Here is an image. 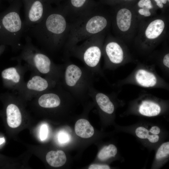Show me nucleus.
Instances as JSON below:
<instances>
[{"label":"nucleus","mask_w":169,"mask_h":169,"mask_svg":"<svg viewBox=\"0 0 169 169\" xmlns=\"http://www.w3.org/2000/svg\"><path fill=\"white\" fill-rule=\"evenodd\" d=\"M70 30V23L61 4L49 10L43 19L28 29L46 52L54 54L64 48L67 41Z\"/></svg>","instance_id":"f257e3e1"},{"label":"nucleus","mask_w":169,"mask_h":169,"mask_svg":"<svg viewBox=\"0 0 169 169\" xmlns=\"http://www.w3.org/2000/svg\"><path fill=\"white\" fill-rule=\"evenodd\" d=\"M111 23L110 12L101 8L99 5L88 14L70 23L69 36L63 49L65 57H69V50L79 43L96 34L107 33Z\"/></svg>","instance_id":"f03ea898"},{"label":"nucleus","mask_w":169,"mask_h":169,"mask_svg":"<svg viewBox=\"0 0 169 169\" xmlns=\"http://www.w3.org/2000/svg\"><path fill=\"white\" fill-rule=\"evenodd\" d=\"M25 41L19 54L13 57L12 59L23 61L28 70L32 73L50 78L59 83L63 70V64L55 63L46 53L33 44L30 36H26Z\"/></svg>","instance_id":"7ed1b4c3"},{"label":"nucleus","mask_w":169,"mask_h":169,"mask_svg":"<svg viewBox=\"0 0 169 169\" xmlns=\"http://www.w3.org/2000/svg\"><path fill=\"white\" fill-rule=\"evenodd\" d=\"M169 17L162 13L141 20L138 29L134 40L142 50H148L160 43L168 32Z\"/></svg>","instance_id":"20e7f679"},{"label":"nucleus","mask_w":169,"mask_h":169,"mask_svg":"<svg viewBox=\"0 0 169 169\" xmlns=\"http://www.w3.org/2000/svg\"><path fill=\"white\" fill-rule=\"evenodd\" d=\"M21 0H15L0 16V39L9 45L14 52L21 50V40L25 29L20 16Z\"/></svg>","instance_id":"39448f33"},{"label":"nucleus","mask_w":169,"mask_h":169,"mask_svg":"<svg viewBox=\"0 0 169 169\" xmlns=\"http://www.w3.org/2000/svg\"><path fill=\"white\" fill-rule=\"evenodd\" d=\"M60 84L72 96L82 98L89 95L93 85L95 75L86 68L79 66L66 58Z\"/></svg>","instance_id":"423d86ee"},{"label":"nucleus","mask_w":169,"mask_h":169,"mask_svg":"<svg viewBox=\"0 0 169 169\" xmlns=\"http://www.w3.org/2000/svg\"><path fill=\"white\" fill-rule=\"evenodd\" d=\"M107 33L93 35L76 44L69 51L68 56L80 60L85 67L95 75L100 73V63L102 55L103 44Z\"/></svg>","instance_id":"0eeeda50"},{"label":"nucleus","mask_w":169,"mask_h":169,"mask_svg":"<svg viewBox=\"0 0 169 169\" xmlns=\"http://www.w3.org/2000/svg\"><path fill=\"white\" fill-rule=\"evenodd\" d=\"M110 12L111 27L115 36L125 43L134 40L141 21L134 8L122 6Z\"/></svg>","instance_id":"6e6552de"},{"label":"nucleus","mask_w":169,"mask_h":169,"mask_svg":"<svg viewBox=\"0 0 169 169\" xmlns=\"http://www.w3.org/2000/svg\"><path fill=\"white\" fill-rule=\"evenodd\" d=\"M125 43L115 36L109 34L105 37L102 49V55L106 68L122 64L128 58Z\"/></svg>","instance_id":"1a4fd4ad"},{"label":"nucleus","mask_w":169,"mask_h":169,"mask_svg":"<svg viewBox=\"0 0 169 169\" xmlns=\"http://www.w3.org/2000/svg\"><path fill=\"white\" fill-rule=\"evenodd\" d=\"M57 81L40 74L32 73L29 80L18 91L20 96L25 99L36 97L55 87Z\"/></svg>","instance_id":"9d476101"},{"label":"nucleus","mask_w":169,"mask_h":169,"mask_svg":"<svg viewBox=\"0 0 169 169\" xmlns=\"http://www.w3.org/2000/svg\"><path fill=\"white\" fill-rule=\"evenodd\" d=\"M25 10L23 21L25 31L40 22L52 7L45 0H23Z\"/></svg>","instance_id":"9b49d317"},{"label":"nucleus","mask_w":169,"mask_h":169,"mask_svg":"<svg viewBox=\"0 0 169 169\" xmlns=\"http://www.w3.org/2000/svg\"><path fill=\"white\" fill-rule=\"evenodd\" d=\"M61 5L70 23L89 14L99 4L94 0H67Z\"/></svg>","instance_id":"f8f14e48"},{"label":"nucleus","mask_w":169,"mask_h":169,"mask_svg":"<svg viewBox=\"0 0 169 169\" xmlns=\"http://www.w3.org/2000/svg\"><path fill=\"white\" fill-rule=\"evenodd\" d=\"M17 62L16 65L4 69L1 76L8 87L18 91L25 82L24 75L28 69L25 64H22V61Z\"/></svg>","instance_id":"ddd939ff"},{"label":"nucleus","mask_w":169,"mask_h":169,"mask_svg":"<svg viewBox=\"0 0 169 169\" xmlns=\"http://www.w3.org/2000/svg\"><path fill=\"white\" fill-rule=\"evenodd\" d=\"M88 95L94 99L97 105L102 111L109 114L113 113L114 105L107 95L97 90L93 85L90 88Z\"/></svg>","instance_id":"4468645a"},{"label":"nucleus","mask_w":169,"mask_h":169,"mask_svg":"<svg viewBox=\"0 0 169 169\" xmlns=\"http://www.w3.org/2000/svg\"><path fill=\"white\" fill-rule=\"evenodd\" d=\"M134 78L138 84L144 87H154L158 82L157 78L154 74L144 69L137 70Z\"/></svg>","instance_id":"2eb2a0df"},{"label":"nucleus","mask_w":169,"mask_h":169,"mask_svg":"<svg viewBox=\"0 0 169 169\" xmlns=\"http://www.w3.org/2000/svg\"><path fill=\"white\" fill-rule=\"evenodd\" d=\"M7 122L8 126L12 128L18 127L22 122L21 110L16 104L12 103L8 104L6 109Z\"/></svg>","instance_id":"dca6fc26"},{"label":"nucleus","mask_w":169,"mask_h":169,"mask_svg":"<svg viewBox=\"0 0 169 169\" xmlns=\"http://www.w3.org/2000/svg\"><path fill=\"white\" fill-rule=\"evenodd\" d=\"M133 8L140 20L157 14L151 0H139L137 3V7Z\"/></svg>","instance_id":"f3484780"},{"label":"nucleus","mask_w":169,"mask_h":169,"mask_svg":"<svg viewBox=\"0 0 169 169\" xmlns=\"http://www.w3.org/2000/svg\"><path fill=\"white\" fill-rule=\"evenodd\" d=\"M74 130L77 135L84 138L91 137L94 133V129L89 121L83 119H80L76 122Z\"/></svg>","instance_id":"a211bd4d"},{"label":"nucleus","mask_w":169,"mask_h":169,"mask_svg":"<svg viewBox=\"0 0 169 169\" xmlns=\"http://www.w3.org/2000/svg\"><path fill=\"white\" fill-rule=\"evenodd\" d=\"M140 113L144 116L151 117L159 115L161 111V108L157 104L149 100L142 101L139 106Z\"/></svg>","instance_id":"6ab92c4d"},{"label":"nucleus","mask_w":169,"mask_h":169,"mask_svg":"<svg viewBox=\"0 0 169 169\" xmlns=\"http://www.w3.org/2000/svg\"><path fill=\"white\" fill-rule=\"evenodd\" d=\"M46 160L48 163L54 167H59L64 164L66 161V157L62 151H51L47 154Z\"/></svg>","instance_id":"aec40b11"},{"label":"nucleus","mask_w":169,"mask_h":169,"mask_svg":"<svg viewBox=\"0 0 169 169\" xmlns=\"http://www.w3.org/2000/svg\"><path fill=\"white\" fill-rule=\"evenodd\" d=\"M117 151L116 147L114 145L110 144L104 146L100 150L98 154V157L101 161H104L115 156Z\"/></svg>","instance_id":"412c9836"},{"label":"nucleus","mask_w":169,"mask_h":169,"mask_svg":"<svg viewBox=\"0 0 169 169\" xmlns=\"http://www.w3.org/2000/svg\"><path fill=\"white\" fill-rule=\"evenodd\" d=\"M149 131L143 127L137 128L135 131L137 136L139 138L145 139H147L151 143L157 142L159 139L158 135H149Z\"/></svg>","instance_id":"4be33fe9"},{"label":"nucleus","mask_w":169,"mask_h":169,"mask_svg":"<svg viewBox=\"0 0 169 169\" xmlns=\"http://www.w3.org/2000/svg\"><path fill=\"white\" fill-rule=\"evenodd\" d=\"M169 154V142L164 143L159 148L156 155L157 160L167 156Z\"/></svg>","instance_id":"5701e85b"},{"label":"nucleus","mask_w":169,"mask_h":169,"mask_svg":"<svg viewBox=\"0 0 169 169\" xmlns=\"http://www.w3.org/2000/svg\"><path fill=\"white\" fill-rule=\"evenodd\" d=\"M48 128L45 125H43L40 128V138L41 140H44L47 137L48 134Z\"/></svg>","instance_id":"b1692460"},{"label":"nucleus","mask_w":169,"mask_h":169,"mask_svg":"<svg viewBox=\"0 0 169 169\" xmlns=\"http://www.w3.org/2000/svg\"><path fill=\"white\" fill-rule=\"evenodd\" d=\"M110 166L106 165L93 164L89 167V169H109Z\"/></svg>","instance_id":"393cba45"},{"label":"nucleus","mask_w":169,"mask_h":169,"mask_svg":"<svg viewBox=\"0 0 169 169\" xmlns=\"http://www.w3.org/2000/svg\"><path fill=\"white\" fill-rule=\"evenodd\" d=\"M120 0H102V2L107 5H113L117 4ZM124 2H130L134 0H120Z\"/></svg>","instance_id":"a878e982"},{"label":"nucleus","mask_w":169,"mask_h":169,"mask_svg":"<svg viewBox=\"0 0 169 169\" xmlns=\"http://www.w3.org/2000/svg\"><path fill=\"white\" fill-rule=\"evenodd\" d=\"M162 62L164 66L167 68H169V54L167 52L163 56L162 59Z\"/></svg>","instance_id":"bb28decb"},{"label":"nucleus","mask_w":169,"mask_h":169,"mask_svg":"<svg viewBox=\"0 0 169 169\" xmlns=\"http://www.w3.org/2000/svg\"><path fill=\"white\" fill-rule=\"evenodd\" d=\"M59 140L61 142L64 143L67 142L68 140L67 135L64 133H61L59 136Z\"/></svg>","instance_id":"cd10ccee"},{"label":"nucleus","mask_w":169,"mask_h":169,"mask_svg":"<svg viewBox=\"0 0 169 169\" xmlns=\"http://www.w3.org/2000/svg\"><path fill=\"white\" fill-rule=\"evenodd\" d=\"M149 132L152 134L158 135L160 132V129L158 127L154 126L151 128Z\"/></svg>","instance_id":"c85d7f7f"},{"label":"nucleus","mask_w":169,"mask_h":169,"mask_svg":"<svg viewBox=\"0 0 169 169\" xmlns=\"http://www.w3.org/2000/svg\"><path fill=\"white\" fill-rule=\"evenodd\" d=\"M48 3L51 5L55 4L57 6L60 4V3L63 0H45Z\"/></svg>","instance_id":"c756f323"},{"label":"nucleus","mask_w":169,"mask_h":169,"mask_svg":"<svg viewBox=\"0 0 169 169\" xmlns=\"http://www.w3.org/2000/svg\"><path fill=\"white\" fill-rule=\"evenodd\" d=\"M155 2L157 6L159 8L163 9L164 5L161 2V0H153Z\"/></svg>","instance_id":"7c9ffc66"},{"label":"nucleus","mask_w":169,"mask_h":169,"mask_svg":"<svg viewBox=\"0 0 169 169\" xmlns=\"http://www.w3.org/2000/svg\"><path fill=\"white\" fill-rule=\"evenodd\" d=\"M5 139L3 137L0 138V145L3 143L5 142Z\"/></svg>","instance_id":"2f4dec72"},{"label":"nucleus","mask_w":169,"mask_h":169,"mask_svg":"<svg viewBox=\"0 0 169 169\" xmlns=\"http://www.w3.org/2000/svg\"><path fill=\"white\" fill-rule=\"evenodd\" d=\"M161 1L164 5L166 4L168 2L167 0H161Z\"/></svg>","instance_id":"473e14b6"},{"label":"nucleus","mask_w":169,"mask_h":169,"mask_svg":"<svg viewBox=\"0 0 169 169\" xmlns=\"http://www.w3.org/2000/svg\"><path fill=\"white\" fill-rule=\"evenodd\" d=\"M11 1H15V0H11Z\"/></svg>","instance_id":"72a5a7b5"},{"label":"nucleus","mask_w":169,"mask_h":169,"mask_svg":"<svg viewBox=\"0 0 169 169\" xmlns=\"http://www.w3.org/2000/svg\"><path fill=\"white\" fill-rule=\"evenodd\" d=\"M167 0V1L169 3V0Z\"/></svg>","instance_id":"f704fd0d"},{"label":"nucleus","mask_w":169,"mask_h":169,"mask_svg":"<svg viewBox=\"0 0 169 169\" xmlns=\"http://www.w3.org/2000/svg\"><path fill=\"white\" fill-rule=\"evenodd\" d=\"M102 0H101V1H102Z\"/></svg>","instance_id":"c9c22d12"}]
</instances>
